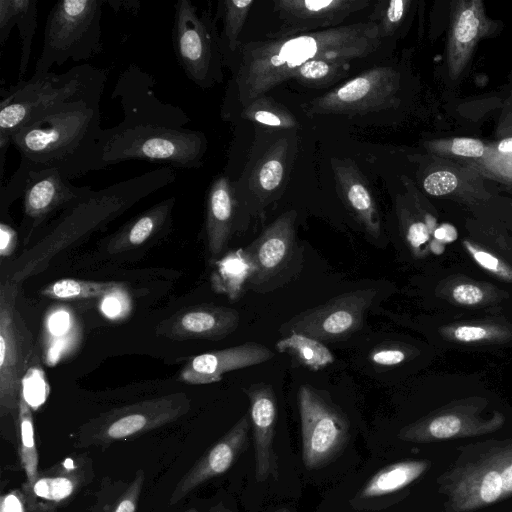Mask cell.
Here are the masks:
<instances>
[{"instance_id":"1","label":"cell","mask_w":512,"mask_h":512,"mask_svg":"<svg viewBox=\"0 0 512 512\" xmlns=\"http://www.w3.org/2000/svg\"><path fill=\"white\" fill-rule=\"evenodd\" d=\"M154 88V77L136 64L119 75L111 99L119 101L123 119L103 129L100 170L130 160L173 169L202 166L208 148L205 134L187 128L191 120L186 112L160 100Z\"/></svg>"},{"instance_id":"2","label":"cell","mask_w":512,"mask_h":512,"mask_svg":"<svg viewBox=\"0 0 512 512\" xmlns=\"http://www.w3.org/2000/svg\"><path fill=\"white\" fill-rule=\"evenodd\" d=\"M381 39L376 22L368 21L247 43L234 72L232 94L244 107L311 61L364 58L379 48Z\"/></svg>"},{"instance_id":"3","label":"cell","mask_w":512,"mask_h":512,"mask_svg":"<svg viewBox=\"0 0 512 512\" xmlns=\"http://www.w3.org/2000/svg\"><path fill=\"white\" fill-rule=\"evenodd\" d=\"M100 100L56 105L23 125L12 137L19 166L28 172L56 168L68 179L100 170Z\"/></svg>"},{"instance_id":"4","label":"cell","mask_w":512,"mask_h":512,"mask_svg":"<svg viewBox=\"0 0 512 512\" xmlns=\"http://www.w3.org/2000/svg\"><path fill=\"white\" fill-rule=\"evenodd\" d=\"M108 72L90 64L63 73H34L1 92L0 178L3 185L6 153L13 135L27 122L53 106L82 99H101Z\"/></svg>"},{"instance_id":"5","label":"cell","mask_w":512,"mask_h":512,"mask_svg":"<svg viewBox=\"0 0 512 512\" xmlns=\"http://www.w3.org/2000/svg\"><path fill=\"white\" fill-rule=\"evenodd\" d=\"M106 0H61L51 8L34 73L43 74L68 60L79 62L103 50L101 18Z\"/></svg>"},{"instance_id":"6","label":"cell","mask_w":512,"mask_h":512,"mask_svg":"<svg viewBox=\"0 0 512 512\" xmlns=\"http://www.w3.org/2000/svg\"><path fill=\"white\" fill-rule=\"evenodd\" d=\"M17 282L0 285V410L1 415L19 410L22 380L40 363L33 336L17 307Z\"/></svg>"},{"instance_id":"7","label":"cell","mask_w":512,"mask_h":512,"mask_svg":"<svg viewBox=\"0 0 512 512\" xmlns=\"http://www.w3.org/2000/svg\"><path fill=\"white\" fill-rule=\"evenodd\" d=\"M172 43L191 82L205 89L222 81L223 54L215 22L190 0H178L174 6Z\"/></svg>"},{"instance_id":"8","label":"cell","mask_w":512,"mask_h":512,"mask_svg":"<svg viewBox=\"0 0 512 512\" xmlns=\"http://www.w3.org/2000/svg\"><path fill=\"white\" fill-rule=\"evenodd\" d=\"M446 481L453 512H469L512 496V444L492 448L459 466Z\"/></svg>"},{"instance_id":"9","label":"cell","mask_w":512,"mask_h":512,"mask_svg":"<svg viewBox=\"0 0 512 512\" xmlns=\"http://www.w3.org/2000/svg\"><path fill=\"white\" fill-rule=\"evenodd\" d=\"M302 459L307 469L326 465L343 448L349 435L345 415L309 384L298 389Z\"/></svg>"},{"instance_id":"10","label":"cell","mask_w":512,"mask_h":512,"mask_svg":"<svg viewBox=\"0 0 512 512\" xmlns=\"http://www.w3.org/2000/svg\"><path fill=\"white\" fill-rule=\"evenodd\" d=\"M375 296L372 288L343 293L296 315L283 324L281 331L303 334L323 343L345 340L362 327Z\"/></svg>"},{"instance_id":"11","label":"cell","mask_w":512,"mask_h":512,"mask_svg":"<svg viewBox=\"0 0 512 512\" xmlns=\"http://www.w3.org/2000/svg\"><path fill=\"white\" fill-rule=\"evenodd\" d=\"M399 74L388 66L374 67L310 101L307 114H360L376 111L394 102Z\"/></svg>"},{"instance_id":"12","label":"cell","mask_w":512,"mask_h":512,"mask_svg":"<svg viewBox=\"0 0 512 512\" xmlns=\"http://www.w3.org/2000/svg\"><path fill=\"white\" fill-rule=\"evenodd\" d=\"M92 187L75 186L56 168L29 172L22 196L23 217L26 227L32 231L59 210H66Z\"/></svg>"},{"instance_id":"13","label":"cell","mask_w":512,"mask_h":512,"mask_svg":"<svg viewBox=\"0 0 512 512\" xmlns=\"http://www.w3.org/2000/svg\"><path fill=\"white\" fill-rule=\"evenodd\" d=\"M370 5L367 0H279L274 9L282 21V36L339 27L352 13Z\"/></svg>"},{"instance_id":"14","label":"cell","mask_w":512,"mask_h":512,"mask_svg":"<svg viewBox=\"0 0 512 512\" xmlns=\"http://www.w3.org/2000/svg\"><path fill=\"white\" fill-rule=\"evenodd\" d=\"M239 312L233 308L200 304L184 308L159 323L156 333L171 340H221L239 325Z\"/></svg>"},{"instance_id":"15","label":"cell","mask_w":512,"mask_h":512,"mask_svg":"<svg viewBox=\"0 0 512 512\" xmlns=\"http://www.w3.org/2000/svg\"><path fill=\"white\" fill-rule=\"evenodd\" d=\"M491 22L481 0L452 2L446 62L449 77L457 80L468 65L477 43L488 35Z\"/></svg>"},{"instance_id":"16","label":"cell","mask_w":512,"mask_h":512,"mask_svg":"<svg viewBox=\"0 0 512 512\" xmlns=\"http://www.w3.org/2000/svg\"><path fill=\"white\" fill-rule=\"evenodd\" d=\"M188 406L182 393L126 406L106 417L100 434L105 440L123 439L175 419Z\"/></svg>"},{"instance_id":"17","label":"cell","mask_w":512,"mask_h":512,"mask_svg":"<svg viewBox=\"0 0 512 512\" xmlns=\"http://www.w3.org/2000/svg\"><path fill=\"white\" fill-rule=\"evenodd\" d=\"M273 357L268 347L255 342L210 351L191 358L182 368L179 380L193 385L210 384L220 381L227 372L258 365Z\"/></svg>"},{"instance_id":"18","label":"cell","mask_w":512,"mask_h":512,"mask_svg":"<svg viewBox=\"0 0 512 512\" xmlns=\"http://www.w3.org/2000/svg\"><path fill=\"white\" fill-rule=\"evenodd\" d=\"M296 212L281 214L245 248L254 266L250 284H261L276 274L287 261L294 243Z\"/></svg>"},{"instance_id":"19","label":"cell","mask_w":512,"mask_h":512,"mask_svg":"<svg viewBox=\"0 0 512 512\" xmlns=\"http://www.w3.org/2000/svg\"><path fill=\"white\" fill-rule=\"evenodd\" d=\"M248 430L249 418L244 415L180 481L172 494L171 503L178 502L206 480L226 472L244 449Z\"/></svg>"},{"instance_id":"20","label":"cell","mask_w":512,"mask_h":512,"mask_svg":"<svg viewBox=\"0 0 512 512\" xmlns=\"http://www.w3.org/2000/svg\"><path fill=\"white\" fill-rule=\"evenodd\" d=\"M246 391L250 401V419L253 429L256 479L264 481L270 473L277 470L274 467L272 442L277 420V401L271 385L257 383ZM274 477L277 478L274 473Z\"/></svg>"},{"instance_id":"21","label":"cell","mask_w":512,"mask_h":512,"mask_svg":"<svg viewBox=\"0 0 512 512\" xmlns=\"http://www.w3.org/2000/svg\"><path fill=\"white\" fill-rule=\"evenodd\" d=\"M205 232L213 257L224 251L230 239L235 210L234 190L229 178L217 176L206 194Z\"/></svg>"},{"instance_id":"22","label":"cell","mask_w":512,"mask_h":512,"mask_svg":"<svg viewBox=\"0 0 512 512\" xmlns=\"http://www.w3.org/2000/svg\"><path fill=\"white\" fill-rule=\"evenodd\" d=\"M81 340L80 324L69 307L56 306L47 311L41 340V357L47 365H56L73 354Z\"/></svg>"},{"instance_id":"23","label":"cell","mask_w":512,"mask_h":512,"mask_svg":"<svg viewBox=\"0 0 512 512\" xmlns=\"http://www.w3.org/2000/svg\"><path fill=\"white\" fill-rule=\"evenodd\" d=\"M176 197L166 198L127 222L111 236L107 251L118 253L141 246L170 224Z\"/></svg>"},{"instance_id":"24","label":"cell","mask_w":512,"mask_h":512,"mask_svg":"<svg viewBox=\"0 0 512 512\" xmlns=\"http://www.w3.org/2000/svg\"><path fill=\"white\" fill-rule=\"evenodd\" d=\"M342 198L356 220L374 238L381 235V221L374 199L360 174L349 164H334Z\"/></svg>"},{"instance_id":"25","label":"cell","mask_w":512,"mask_h":512,"mask_svg":"<svg viewBox=\"0 0 512 512\" xmlns=\"http://www.w3.org/2000/svg\"><path fill=\"white\" fill-rule=\"evenodd\" d=\"M481 175L467 166L452 163L434 167L423 179L424 190L437 197H456L464 200L487 199Z\"/></svg>"},{"instance_id":"26","label":"cell","mask_w":512,"mask_h":512,"mask_svg":"<svg viewBox=\"0 0 512 512\" xmlns=\"http://www.w3.org/2000/svg\"><path fill=\"white\" fill-rule=\"evenodd\" d=\"M37 0H0V47L7 42L12 29L19 31L21 53L19 80L26 75L37 28Z\"/></svg>"},{"instance_id":"27","label":"cell","mask_w":512,"mask_h":512,"mask_svg":"<svg viewBox=\"0 0 512 512\" xmlns=\"http://www.w3.org/2000/svg\"><path fill=\"white\" fill-rule=\"evenodd\" d=\"M253 274L254 266L250 257L245 248H239L215 261L210 276L211 287L214 292L236 301Z\"/></svg>"},{"instance_id":"28","label":"cell","mask_w":512,"mask_h":512,"mask_svg":"<svg viewBox=\"0 0 512 512\" xmlns=\"http://www.w3.org/2000/svg\"><path fill=\"white\" fill-rule=\"evenodd\" d=\"M429 465L425 460H408L386 466L366 483L359 497L367 499L396 492L420 477Z\"/></svg>"},{"instance_id":"29","label":"cell","mask_w":512,"mask_h":512,"mask_svg":"<svg viewBox=\"0 0 512 512\" xmlns=\"http://www.w3.org/2000/svg\"><path fill=\"white\" fill-rule=\"evenodd\" d=\"M275 348L280 353L290 354L300 365L312 371L321 370L335 360L323 342L303 334L291 333L280 339Z\"/></svg>"},{"instance_id":"30","label":"cell","mask_w":512,"mask_h":512,"mask_svg":"<svg viewBox=\"0 0 512 512\" xmlns=\"http://www.w3.org/2000/svg\"><path fill=\"white\" fill-rule=\"evenodd\" d=\"M123 284L115 281H90L73 278L57 280L40 292L41 295L55 300H80L100 298L122 289Z\"/></svg>"},{"instance_id":"31","label":"cell","mask_w":512,"mask_h":512,"mask_svg":"<svg viewBox=\"0 0 512 512\" xmlns=\"http://www.w3.org/2000/svg\"><path fill=\"white\" fill-rule=\"evenodd\" d=\"M465 166L502 183L512 185V137L488 144L485 155Z\"/></svg>"},{"instance_id":"32","label":"cell","mask_w":512,"mask_h":512,"mask_svg":"<svg viewBox=\"0 0 512 512\" xmlns=\"http://www.w3.org/2000/svg\"><path fill=\"white\" fill-rule=\"evenodd\" d=\"M253 4V0H226L219 3L223 20L220 36L223 57L226 53H234L239 48V37Z\"/></svg>"},{"instance_id":"33","label":"cell","mask_w":512,"mask_h":512,"mask_svg":"<svg viewBox=\"0 0 512 512\" xmlns=\"http://www.w3.org/2000/svg\"><path fill=\"white\" fill-rule=\"evenodd\" d=\"M241 117L257 124L279 129L294 128L298 125L296 118L284 106L265 95L244 106Z\"/></svg>"},{"instance_id":"34","label":"cell","mask_w":512,"mask_h":512,"mask_svg":"<svg viewBox=\"0 0 512 512\" xmlns=\"http://www.w3.org/2000/svg\"><path fill=\"white\" fill-rule=\"evenodd\" d=\"M350 67L351 61L315 60L299 68L292 79L306 87L320 88L343 78Z\"/></svg>"},{"instance_id":"35","label":"cell","mask_w":512,"mask_h":512,"mask_svg":"<svg viewBox=\"0 0 512 512\" xmlns=\"http://www.w3.org/2000/svg\"><path fill=\"white\" fill-rule=\"evenodd\" d=\"M424 145L429 152L438 157L457 160L464 164L481 159L487 150V145L481 140L467 137L436 139Z\"/></svg>"},{"instance_id":"36","label":"cell","mask_w":512,"mask_h":512,"mask_svg":"<svg viewBox=\"0 0 512 512\" xmlns=\"http://www.w3.org/2000/svg\"><path fill=\"white\" fill-rule=\"evenodd\" d=\"M18 423L20 428V453L29 484L37 479L38 454L34 440V426L30 406L24 398L20 397L18 410Z\"/></svg>"},{"instance_id":"37","label":"cell","mask_w":512,"mask_h":512,"mask_svg":"<svg viewBox=\"0 0 512 512\" xmlns=\"http://www.w3.org/2000/svg\"><path fill=\"white\" fill-rule=\"evenodd\" d=\"M31 487L36 497L59 502L66 499L74 492L76 482L70 476L57 475L37 478L31 484Z\"/></svg>"},{"instance_id":"38","label":"cell","mask_w":512,"mask_h":512,"mask_svg":"<svg viewBox=\"0 0 512 512\" xmlns=\"http://www.w3.org/2000/svg\"><path fill=\"white\" fill-rule=\"evenodd\" d=\"M285 164L281 152H273L266 156L256 171V187L268 193L276 190L283 181Z\"/></svg>"},{"instance_id":"39","label":"cell","mask_w":512,"mask_h":512,"mask_svg":"<svg viewBox=\"0 0 512 512\" xmlns=\"http://www.w3.org/2000/svg\"><path fill=\"white\" fill-rule=\"evenodd\" d=\"M49 394V386L44 371L37 363L33 365L22 380L21 396L31 409H38Z\"/></svg>"},{"instance_id":"40","label":"cell","mask_w":512,"mask_h":512,"mask_svg":"<svg viewBox=\"0 0 512 512\" xmlns=\"http://www.w3.org/2000/svg\"><path fill=\"white\" fill-rule=\"evenodd\" d=\"M385 6L380 7L379 28L381 38L392 35L403 22L411 5L410 0H392L383 2Z\"/></svg>"},{"instance_id":"41","label":"cell","mask_w":512,"mask_h":512,"mask_svg":"<svg viewBox=\"0 0 512 512\" xmlns=\"http://www.w3.org/2000/svg\"><path fill=\"white\" fill-rule=\"evenodd\" d=\"M406 359V353L396 346H380L374 348L369 354V360L379 366H395Z\"/></svg>"},{"instance_id":"42","label":"cell","mask_w":512,"mask_h":512,"mask_svg":"<svg viewBox=\"0 0 512 512\" xmlns=\"http://www.w3.org/2000/svg\"><path fill=\"white\" fill-rule=\"evenodd\" d=\"M452 296L460 304L474 305L484 299V292L474 284L463 283L453 289Z\"/></svg>"},{"instance_id":"43","label":"cell","mask_w":512,"mask_h":512,"mask_svg":"<svg viewBox=\"0 0 512 512\" xmlns=\"http://www.w3.org/2000/svg\"><path fill=\"white\" fill-rule=\"evenodd\" d=\"M17 231L7 222H0V256L9 257L17 246Z\"/></svg>"},{"instance_id":"44","label":"cell","mask_w":512,"mask_h":512,"mask_svg":"<svg viewBox=\"0 0 512 512\" xmlns=\"http://www.w3.org/2000/svg\"><path fill=\"white\" fill-rule=\"evenodd\" d=\"M120 290L106 295L101 302V310L109 318L119 317L127 305V300L122 297Z\"/></svg>"},{"instance_id":"45","label":"cell","mask_w":512,"mask_h":512,"mask_svg":"<svg viewBox=\"0 0 512 512\" xmlns=\"http://www.w3.org/2000/svg\"><path fill=\"white\" fill-rule=\"evenodd\" d=\"M491 332L481 326H459L453 331V336L459 341L472 342L488 338Z\"/></svg>"},{"instance_id":"46","label":"cell","mask_w":512,"mask_h":512,"mask_svg":"<svg viewBox=\"0 0 512 512\" xmlns=\"http://www.w3.org/2000/svg\"><path fill=\"white\" fill-rule=\"evenodd\" d=\"M142 480L137 479L118 502L113 512H135Z\"/></svg>"},{"instance_id":"47","label":"cell","mask_w":512,"mask_h":512,"mask_svg":"<svg viewBox=\"0 0 512 512\" xmlns=\"http://www.w3.org/2000/svg\"><path fill=\"white\" fill-rule=\"evenodd\" d=\"M0 512H24V504L18 492H11L2 496Z\"/></svg>"},{"instance_id":"48","label":"cell","mask_w":512,"mask_h":512,"mask_svg":"<svg viewBox=\"0 0 512 512\" xmlns=\"http://www.w3.org/2000/svg\"><path fill=\"white\" fill-rule=\"evenodd\" d=\"M275 512H290V511H289V510H287V509H280V510H277V511H275Z\"/></svg>"},{"instance_id":"49","label":"cell","mask_w":512,"mask_h":512,"mask_svg":"<svg viewBox=\"0 0 512 512\" xmlns=\"http://www.w3.org/2000/svg\"><path fill=\"white\" fill-rule=\"evenodd\" d=\"M214 512H228V511H226V510H224V509H218V510H216V511H214Z\"/></svg>"},{"instance_id":"50","label":"cell","mask_w":512,"mask_h":512,"mask_svg":"<svg viewBox=\"0 0 512 512\" xmlns=\"http://www.w3.org/2000/svg\"><path fill=\"white\" fill-rule=\"evenodd\" d=\"M187 512H197V511H196V510H189V511H187Z\"/></svg>"}]
</instances>
